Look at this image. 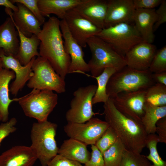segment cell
<instances>
[{
    "mask_svg": "<svg viewBox=\"0 0 166 166\" xmlns=\"http://www.w3.org/2000/svg\"><path fill=\"white\" fill-rule=\"evenodd\" d=\"M60 21L56 17H50L37 36L40 41V56L46 59L56 73L65 79L68 74L71 59L64 48Z\"/></svg>",
    "mask_w": 166,
    "mask_h": 166,
    "instance_id": "obj_1",
    "label": "cell"
},
{
    "mask_svg": "<svg viewBox=\"0 0 166 166\" xmlns=\"http://www.w3.org/2000/svg\"><path fill=\"white\" fill-rule=\"evenodd\" d=\"M105 121L115 132L125 148L140 153L146 147L147 134L142 124L129 118L116 108L113 100L109 98L104 103Z\"/></svg>",
    "mask_w": 166,
    "mask_h": 166,
    "instance_id": "obj_2",
    "label": "cell"
},
{
    "mask_svg": "<svg viewBox=\"0 0 166 166\" xmlns=\"http://www.w3.org/2000/svg\"><path fill=\"white\" fill-rule=\"evenodd\" d=\"M148 70L140 71L127 66L116 71L108 81L106 92L109 98L113 99L123 92L146 90L155 83Z\"/></svg>",
    "mask_w": 166,
    "mask_h": 166,
    "instance_id": "obj_3",
    "label": "cell"
},
{
    "mask_svg": "<svg viewBox=\"0 0 166 166\" xmlns=\"http://www.w3.org/2000/svg\"><path fill=\"white\" fill-rule=\"evenodd\" d=\"M57 124L48 121L33 123L31 130L32 144L42 166H47L58 154L59 148L55 139Z\"/></svg>",
    "mask_w": 166,
    "mask_h": 166,
    "instance_id": "obj_4",
    "label": "cell"
},
{
    "mask_svg": "<svg viewBox=\"0 0 166 166\" xmlns=\"http://www.w3.org/2000/svg\"><path fill=\"white\" fill-rule=\"evenodd\" d=\"M87 44L91 53V57L88 64L90 76L93 78L100 75L107 68H114L117 71L126 66L124 57L98 37L89 38Z\"/></svg>",
    "mask_w": 166,
    "mask_h": 166,
    "instance_id": "obj_5",
    "label": "cell"
},
{
    "mask_svg": "<svg viewBox=\"0 0 166 166\" xmlns=\"http://www.w3.org/2000/svg\"><path fill=\"white\" fill-rule=\"evenodd\" d=\"M57 94L53 91L33 89L29 93L19 98L18 103L27 117L38 122L47 120L58 103Z\"/></svg>",
    "mask_w": 166,
    "mask_h": 166,
    "instance_id": "obj_6",
    "label": "cell"
},
{
    "mask_svg": "<svg viewBox=\"0 0 166 166\" xmlns=\"http://www.w3.org/2000/svg\"><path fill=\"white\" fill-rule=\"evenodd\" d=\"M96 36L124 57L133 47L143 41L134 24L128 23H120L104 28Z\"/></svg>",
    "mask_w": 166,
    "mask_h": 166,
    "instance_id": "obj_7",
    "label": "cell"
},
{
    "mask_svg": "<svg viewBox=\"0 0 166 166\" xmlns=\"http://www.w3.org/2000/svg\"><path fill=\"white\" fill-rule=\"evenodd\" d=\"M32 77L27 84L30 88L48 89L59 93L66 91V83L55 72L49 62L39 56L34 59L32 67Z\"/></svg>",
    "mask_w": 166,
    "mask_h": 166,
    "instance_id": "obj_8",
    "label": "cell"
},
{
    "mask_svg": "<svg viewBox=\"0 0 166 166\" xmlns=\"http://www.w3.org/2000/svg\"><path fill=\"white\" fill-rule=\"evenodd\" d=\"M97 86L90 85L81 87L73 93L70 102V108L66 112L65 118L68 122L84 123L96 114L92 109V99Z\"/></svg>",
    "mask_w": 166,
    "mask_h": 166,
    "instance_id": "obj_9",
    "label": "cell"
},
{
    "mask_svg": "<svg viewBox=\"0 0 166 166\" xmlns=\"http://www.w3.org/2000/svg\"><path fill=\"white\" fill-rule=\"evenodd\" d=\"M109 126L107 121L92 117L84 123L68 122L64 130L70 138L91 145L95 144Z\"/></svg>",
    "mask_w": 166,
    "mask_h": 166,
    "instance_id": "obj_10",
    "label": "cell"
},
{
    "mask_svg": "<svg viewBox=\"0 0 166 166\" xmlns=\"http://www.w3.org/2000/svg\"><path fill=\"white\" fill-rule=\"evenodd\" d=\"M145 90L123 92L112 99L114 106L120 112L140 123L146 102Z\"/></svg>",
    "mask_w": 166,
    "mask_h": 166,
    "instance_id": "obj_11",
    "label": "cell"
},
{
    "mask_svg": "<svg viewBox=\"0 0 166 166\" xmlns=\"http://www.w3.org/2000/svg\"><path fill=\"white\" fill-rule=\"evenodd\" d=\"M64 19L72 37L83 48L86 47L89 38L96 36L102 30L82 17L73 9L66 12Z\"/></svg>",
    "mask_w": 166,
    "mask_h": 166,
    "instance_id": "obj_12",
    "label": "cell"
},
{
    "mask_svg": "<svg viewBox=\"0 0 166 166\" xmlns=\"http://www.w3.org/2000/svg\"><path fill=\"white\" fill-rule=\"evenodd\" d=\"M60 27L65 51L70 57L68 73H80L85 74V72H89V69L88 63L84 59L82 47L72 36L64 19L60 20Z\"/></svg>",
    "mask_w": 166,
    "mask_h": 166,
    "instance_id": "obj_13",
    "label": "cell"
},
{
    "mask_svg": "<svg viewBox=\"0 0 166 166\" xmlns=\"http://www.w3.org/2000/svg\"><path fill=\"white\" fill-rule=\"evenodd\" d=\"M0 57L3 68L11 69L15 74V79L10 85V91L13 95L16 96L18 92L22 90L26 82L32 77L33 72L32 67L36 57H33L27 64L24 66L22 65L13 56L6 55L1 49H0Z\"/></svg>",
    "mask_w": 166,
    "mask_h": 166,
    "instance_id": "obj_14",
    "label": "cell"
},
{
    "mask_svg": "<svg viewBox=\"0 0 166 166\" xmlns=\"http://www.w3.org/2000/svg\"><path fill=\"white\" fill-rule=\"evenodd\" d=\"M16 4L18 8L16 11L12 12L9 8L5 9L15 27L27 37L30 38L33 34L37 35L41 30L42 25L24 5L19 3Z\"/></svg>",
    "mask_w": 166,
    "mask_h": 166,
    "instance_id": "obj_15",
    "label": "cell"
},
{
    "mask_svg": "<svg viewBox=\"0 0 166 166\" xmlns=\"http://www.w3.org/2000/svg\"><path fill=\"white\" fill-rule=\"evenodd\" d=\"M156 51L155 45L142 42L133 47L125 55L126 66L138 70H148Z\"/></svg>",
    "mask_w": 166,
    "mask_h": 166,
    "instance_id": "obj_16",
    "label": "cell"
},
{
    "mask_svg": "<svg viewBox=\"0 0 166 166\" xmlns=\"http://www.w3.org/2000/svg\"><path fill=\"white\" fill-rule=\"evenodd\" d=\"M135 10L133 0L108 1L105 28L120 23L133 22Z\"/></svg>",
    "mask_w": 166,
    "mask_h": 166,
    "instance_id": "obj_17",
    "label": "cell"
},
{
    "mask_svg": "<svg viewBox=\"0 0 166 166\" xmlns=\"http://www.w3.org/2000/svg\"><path fill=\"white\" fill-rule=\"evenodd\" d=\"M108 1L84 0L73 9L82 17L99 28H105Z\"/></svg>",
    "mask_w": 166,
    "mask_h": 166,
    "instance_id": "obj_18",
    "label": "cell"
},
{
    "mask_svg": "<svg viewBox=\"0 0 166 166\" xmlns=\"http://www.w3.org/2000/svg\"><path fill=\"white\" fill-rule=\"evenodd\" d=\"M37 159L30 147L17 145L0 155V166H32Z\"/></svg>",
    "mask_w": 166,
    "mask_h": 166,
    "instance_id": "obj_19",
    "label": "cell"
},
{
    "mask_svg": "<svg viewBox=\"0 0 166 166\" xmlns=\"http://www.w3.org/2000/svg\"><path fill=\"white\" fill-rule=\"evenodd\" d=\"M157 18L155 9H135L133 22L144 42L151 44L153 42V26Z\"/></svg>",
    "mask_w": 166,
    "mask_h": 166,
    "instance_id": "obj_20",
    "label": "cell"
},
{
    "mask_svg": "<svg viewBox=\"0 0 166 166\" xmlns=\"http://www.w3.org/2000/svg\"><path fill=\"white\" fill-rule=\"evenodd\" d=\"M18 31L11 18H7L0 26V49L6 56L15 57L19 46Z\"/></svg>",
    "mask_w": 166,
    "mask_h": 166,
    "instance_id": "obj_21",
    "label": "cell"
},
{
    "mask_svg": "<svg viewBox=\"0 0 166 166\" xmlns=\"http://www.w3.org/2000/svg\"><path fill=\"white\" fill-rule=\"evenodd\" d=\"M84 0H38V5L42 15L49 17L53 14L59 19H64L66 12L83 2Z\"/></svg>",
    "mask_w": 166,
    "mask_h": 166,
    "instance_id": "obj_22",
    "label": "cell"
},
{
    "mask_svg": "<svg viewBox=\"0 0 166 166\" xmlns=\"http://www.w3.org/2000/svg\"><path fill=\"white\" fill-rule=\"evenodd\" d=\"M58 154L68 159L84 164L89 160L91 156L85 144L72 138L64 141L59 148Z\"/></svg>",
    "mask_w": 166,
    "mask_h": 166,
    "instance_id": "obj_23",
    "label": "cell"
},
{
    "mask_svg": "<svg viewBox=\"0 0 166 166\" xmlns=\"http://www.w3.org/2000/svg\"><path fill=\"white\" fill-rule=\"evenodd\" d=\"M16 28V27H15ZM18 34L19 46L15 57L23 66L27 64L34 57L40 56L38 51L40 41L37 35L33 34L28 38L24 35L16 28Z\"/></svg>",
    "mask_w": 166,
    "mask_h": 166,
    "instance_id": "obj_24",
    "label": "cell"
},
{
    "mask_svg": "<svg viewBox=\"0 0 166 166\" xmlns=\"http://www.w3.org/2000/svg\"><path fill=\"white\" fill-rule=\"evenodd\" d=\"M15 77L14 72L10 69L3 68L0 73V113L2 121L4 122L8 120L10 104L19 100V98L10 99L9 96V85L10 81Z\"/></svg>",
    "mask_w": 166,
    "mask_h": 166,
    "instance_id": "obj_25",
    "label": "cell"
},
{
    "mask_svg": "<svg viewBox=\"0 0 166 166\" xmlns=\"http://www.w3.org/2000/svg\"><path fill=\"white\" fill-rule=\"evenodd\" d=\"M166 117V106L154 105L146 102L141 123L147 135L156 132V124L160 119Z\"/></svg>",
    "mask_w": 166,
    "mask_h": 166,
    "instance_id": "obj_26",
    "label": "cell"
},
{
    "mask_svg": "<svg viewBox=\"0 0 166 166\" xmlns=\"http://www.w3.org/2000/svg\"><path fill=\"white\" fill-rule=\"evenodd\" d=\"M117 70L114 68H107L100 75L93 78L96 79L97 85L92 99L93 105L100 102L105 103L109 99L106 92L107 84L110 77Z\"/></svg>",
    "mask_w": 166,
    "mask_h": 166,
    "instance_id": "obj_27",
    "label": "cell"
},
{
    "mask_svg": "<svg viewBox=\"0 0 166 166\" xmlns=\"http://www.w3.org/2000/svg\"><path fill=\"white\" fill-rule=\"evenodd\" d=\"M125 147L118 138L102 154L104 166H119Z\"/></svg>",
    "mask_w": 166,
    "mask_h": 166,
    "instance_id": "obj_28",
    "label": "cell"
},
{
    "mask_svg": "<svg viewBox=\"0 0 166 166\" xmlns=\"http://www.w3.org/2000/svg\"><path fill=\"white\" fill-rule=\"evenodd\" d=\"M145 98L146 102L154 105L166 106V85L155 83L146 90Z\"/></svg>",
    "mask_w": 166,
    "mask_h": 166,
    "instance_id": "obj_29",
    "label": "cell"
},
{
    "mask_svg": "<svg viewBox=\"0 0 166 166\" xmlns=\"http://www.w3.org/2000/svg\"><path fill=\"white\" fill-rule=\"evenodd\" d=\"M158 142L157 135L155 133L147 135L146 146L149 149V154L146 156L152 162L154 166H166V161L162 159L157 150V145Z\"/></svg>",
    "mask_w": 166,
    "mask_h": 166,
    "instance_id": "obj_30",
    "label": "cell"
},
{
    "mask_svg": "<svg viewBox=\"0 0 166 166\" xmlns=\"http://www.w3.org/2000/svg\"><path fill=\"white\" fill-rule=\"evenodd\" d=\"M146 156L125 149L119 166H151Z\"/></svg>",
    "mask_w": 166,
    "mask_h": 166,
    "instance_id": "obj_31",
    "label": "cell"
},
{
    "mask_svg": "<svg viewBox=\"0 0 166 166\" xmlns=\"http://www.w3.org/2000/svg\"><path fill=\"white\" fill-rule=\"evenodd\" d=\"M152 73L166 71V46L156 51L148 69Z\"/></svg>",
    "mask_w": 166,
    "mask_h": 166,
    "instance_id": "obj_32",
    "label": "cell"
},
{
    "mask_svg": "<svg viewBox=\"0 0 166 166\" xmlns=\"http://www.w3.org/2000/svg\"><path fill=\"white\" fill-rule=\"evenodd\" d=\"M118 138L114 131L109 126L95 145L103 154L115 143Z\"/></svg>",
    "mask_w": 166,
    "mask_h": 166,
    "instance_id": "obj_33",
    "label": "cell"
},
{
    "mask_svg": "<svg viewBox=\"0 0 166 166\" xmlns=\"http://www.w3.org/2000/svg\"><path fill=\"white\" fill-rule=\"evenodd\" d=\"M13 3H21L24 5L34 15L42 25L45 22V18L42 14L38 5V0H11Z\"/></svg>",
    "mask_w": 166,
    "mask_h": 166,
    "instance_id": "obj_34",
    "label": "cell"
},
{
    "mask_svg": "<svg viewBox=\"0 0 166 166\" xmlns=\"http://www.w3.org/2000/svg\"><path fill=\"white\" fill-rule=\"evenodd\" d=\"M17 123L16 118L13 117L9 121L0 124V146L2 140L5 138L16 130L15 125Z\"/></svg>",
    "mask_w": 166,
    "mask_h": 166,
    "instance_id": "obj_35",
    "label": "cell"
},
{
    "mask_svg": "<svg viewBox=\"0 0 166 166\" xmlns=\"http://www.w3.org/2000/svg\"><path fill=\"white\" fill-rule=\"evenodd\" d=\"M92 152L89 160L84 166H104L102 154L95 145H91Z\"/></svg>",
    "mask_w": 166,
    "mask_h": 166,
    "instance_id": "obj_36",
    "label": "cell"
},
{
    "mask_svg": "<svg viewBox=\"0 0 166 166\" xmlns=\"http://www.w3.org/2000/svg\"><path fill=\"white\" fill-rule=\"evenodd\" d=\"M47 166H84L77 161L66 158L57 154L49 162Z\"/></svg>",
    "mask_w": 166,
    "mask_h": 166,
    "instance_id": "obj_37",
    "label": "cell"
},
{
    "mask_svg": "<svg viewBox=\"0 0 166 166\" xmlns=\"http://www.w3.org/2000/svg\"><path fill=\"white\" fill-rule=\"evenodd\" d=\"M157 20L153 26L154 32L166 22V1L162 0L158 9L156 10Z\"/></svg>",
    "mask_w": 166,
    "mask_h": 166,
    "instance_id": "obj_38",
    "label": "cell"
},
{
    "mask_svg": "<svg viewBox=\"0 0 166 166\" xmlns=\"http://www.w3.org/2000/svg\"><path fill=\"white\" fill-rule=\"evenodd\" d=\"M135 9H152L160 5L162 0H133Z\"/></svg>",
    "mask_w": 166,
    "mask_h": 166,
    "instance_id": "obj_39",
    "label": "cell"
},
{
    "mask_svg": "<svg viewBox=\"0 0 166 166\" xmlns=\"http://www.w3.org/2000/svg\"><path fill=\"white\" fill-rule=\"evenodd\" d=\"M159 142L166 143V117L159 120L156 124Z\"/></svg>",
    "mask_w": 166,
    "mask_h": 166,
    "instance_id": "obj_40",
    "label": "cell"
},
{
    "mask_svg": "<svg viewBox=\"0 0 166 166\" xmlns=\"http://www.w3.org/2000/svg\"><path fill=\"white\" fill-rule=\"evenodd\" d=\"M151 76L155 83L166 85V71L152 73Z\"/></svg>",
    "mask_w": 166,
    "mask_h": 166,
    "instance_id": "obj_41",
    "label": "cell"
},
{
    "mask_svg": "<svg viewBox=\"0 0 166 166\" xmlns=\"http://www.w3.org/2000/svg\"><path fill=\"white\" fill-rule=\"evenodd\" d=\"M0 6H4L6 8H9L13 12L16 11L18 10L17 6L15 5L10 0H0Z\"/></svg>",
    "mask_w": 166,
    "mask_h": 166,
    "instance_id": "obj_42",
    "label": "cell"
},
{
    "mask_svg": "<svg viewBox=\"0 0 166 166\" xmlns=\"http://www.w3.org/2000/svg\"><path fill=\"white\" fill-rule=\"evenodd\" d=\"M3 65L2 59L0 57V73L3 69Z\"/></svg>",
    "mask_w": 166,
    "mask_h": 166,
    "instance_id": "obj_43",
    "label": "cell"
},
{
    "mask_svg": "<svg viewBox=\"0 0 166 166\" xmlns=\"http://www.w3.org/2000/svg\"><path fill=\"white\" fill-rule=\"evenodd\" d=\"M2 117H1V114L0 113V122L1 121H2Z\"/></svg>",
    "mask_w": 166,
    "mask_h": 166,
    "instance_id": "obj_44",
    "label": "cell"
}]
</instances>
